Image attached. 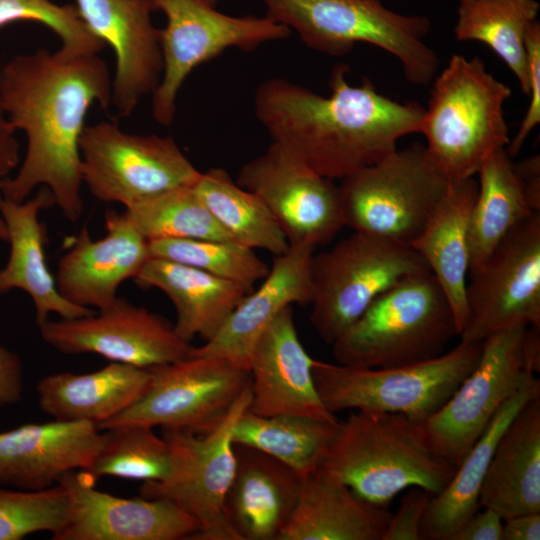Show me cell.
<instances>
[{
    "mask_svg": "<svg viewBox=\"0 0 540 540\" xmlns=\"http://www.w3.org/2000/svg\"><path fill=\"white\" fill-rule=\"evenodd\" d=\"M53 205V196L44 186L22 202L0 198V211L10 247L7 262L0 269V295L13 289L28 294L34 306L37 326L48 320L50 314L71 319L95 311L65 299L47 266V230L40 219V212Z\"/></svg>",
    "mask_w": 540,
    "mask_h": 540,
    "instance_id": "obj_24",
    "label": "cell"
},
{
    "mask_svg": "<svg viewBox=\"0 0 540 540\" xmlns=\"http://www.w3.org/2000/svg\"><path fill=\"white\" fill-rule=\"evenodd\" d=\"M15 128L9 121L0 99V180H5L20 162Z\"/></svg>",
    "mask_w": 540,
    "mask_h": 540,
    "instance_id": "obj_45",
    "label": "cell"
},
{
    "mask_svg": "<svg viewBox=\"0 0 540 540\" xmlns=\"http://www.w3.org/2000/svg\"><path fill=\"white\" fill-rule=\"evenodd\" d=\"M150 257L167 259L203 270L253 290L269 272L254 249L234 241L159 239L149 241Z\"/></svg>",
    "mask_w": 540,
    "mask_h": 540,
    "instance_id": "obj_38",
    "label": "cell"
},
{
    "mask_svg": "<svg viewBox=\"0 0 540 540\" xmlns=\"http://www.w3.org/2000/svg\"><path fill=\"white\" fill-rule=\"evenodd\" d=\"M105 441L88 421L27 423L0 432V486L43 490L73 470H86Z\"/></svg>",
    "mask_w": 540,
    "mask_h": 540,
    "instance_id": "obj_22",
    "label": "cell"
},
{
    "mask_svg": "<svg viewBox=\"0 0 540 540\" xmlns=\"http://www.w3.org/2000/svg\"><path fill=\"white\" fill-rule=\"evenodd\" d=\"M141 287L162 291L176 309V333L190 342H205L219 331L232 311L252 290L203 270L150 257L134 278Z\"/></svg>",
    "mask_w": 540,
    "mask_h": 540,
    "instance_id": "obj_28",
    "label": "cell"
},
{
    "mask_svg": "<svg viewBox=\"0 0 540 540\" xmlns=\"http://www.w3.org/2000/svg\"><path fill=\"white\" fill-rule=\"evenodd\" d=\"M523 358L525 370L533 373L540 371V328L527 326L523 335Z\"/></svg>",
    "mask_w": 540,
    "mask_h": 540,
    "instance_id": "obj_48",
    "label": "cell"
},
{
    "mask_svg": "<svg viewBox=\"0 0 540 540\" xmlns=\"http://www.w3.org/2000/svg\"><path fill=\"white\" fill-rule=\"evenodd\" d=\"M528 202L534 212H540V157L534 155L514 163Z\"/></svg>",
    "mask_w": 540,
    "mask_h": 540,
    "instance_id": "obj_46",
    "label": "cell"
},
{
    "mask_svg": "<svg viewBox=\"0 0 540 540\" xmlns=\"http://www.w3.org/2000/svg\"><path fill=\"white\" fill-rule=\"evenodd\" d=\"M202 1L208 3V4L212 5V6H216V4H217V2L219 0H202Z\"/></svg>",
    "mask_w": 540,
    "mask_h": 540,
    "instance_id": "obj_50",
    "label": "cell"
},
{
    "mask_svg": "<svg viewBox=\"0 0 540 540\" xmlns=\"http://www.w3.org/2000/svg\"><path fill=\"white\" fill-rule=\"evenodd\" d=\"M538 396L540 380L535 374H529L456 467L447 486L431 497L421 524V539L450 540L454 532L480 509V490L501 435L517 412Z\"/></svg>",
    "mask_w": 540,
    "mask_h": 540,
    "instance_id": "obj_31",
    "label": "cell"
},
{
    "mask_svg": "<svg viewBox=\"0 0 540 540\" xmlns=\"http://www.w3.org/2000/svg\"><path fill=\"white\" fill-rule=\"evenodd\" d=\"M3 181L4 180H0V198L2 196L1 189H2ZM7 240H8L7 228H6L5 221H4L3 216L1 214V211H0V241L7 242Z\"/></svg>",
    "mask_w": 540,
    "mask_h": 540,
    "instance_id": "obj_49",
    "label": "cell"
},
{
    "mask_svg": "<svg viewBox=\"0 0 540 540\" xmlns=\"http://www.w3.org/2000/svg\"><path fill=\"white\" fill-rule=\"evenodd\" d=\"M148 368L111 362L90 373L61 372L37 384L39 406L61 421H88L97 426L130 407L146 390Z\"/></svg>",
    "mask_w": 540,
    "mask_h": 540,
    "instance_id": "obj_30",
    "label": "cell"
},
{
    "mask_svg": "<svg viewBox=\"0 0 540 540\" xmlns=\"http://www.w3.org/2000/svg\"><path fill=\"white\" fill-rule=\"evenodd\" d=\"M194 188L235 242L275 256L289 249L286 235L264 202L239 186L225 169L215 167L202 172Z\"/></svg>",
    "mask_w": 540,
    "mask_h": 540,
    "instance_id": "obj_35",
    "label": "cell"
},
{
    "mask_svg": "<svg viewBox=\"0 0 540 540\" xmlns=\"http://www.w3.org/2000/svg\"><path fill=\"white\" fill-rule=\"evenodd\" d=\"M83 184L99 201L128 207L194 186L201 173L170 136L138 135L116 122L86 125L80 139Z\"/></svg>",
    "mask_w": 540,
    "mask_h": 540,
    "instance_id": "obj_11",
    "label": "cell"
},
{
    "mask_svg": "<svg viewBox=\"0 0 540 540\" xmlns=\"http://www.w3.org/2000/svg\"><path fill=\"white\" fill-rule=\"evenodd\" d=\"M526 327L518 325L482 341L472 372L436 412L417 422L430 449L451 465L461 463L499 409L533 374L524 366Z\"/></svg>",
    "mask_w": 540,
    "mask_h": 540,
    "instance_id": "obj_14",
    "label": "cell"
},
{
    "mask_svg": "<svg viewBox=\"0 0 540 540\" xmlns=\"http://www.w3.org/2000/svg\"><path fill=\"white\" fill-rule=\"evenodd\" d=\"M67 515V495L59 484L43 490L0 488V540H20L40 531L55 535Z\"/></svg>",
    "mask_w": 540,
    "mask_h": 540,
    "instance_id": "obj_39",
    "label": "cell"
},
{
    "mask_svg": "<svg viewBox=\"0 0 540 540\" xmlns=\"http://www.w3.org/2000/svg\"><path fill=\"white\" fill-rule=\"evenodd\" d=\"M482 342L460 343L433 359L390 368L315 360L314 383L333 414L345 410L399 413L421 422L436 412L479 362Z\"/></svg>",
    "mask_w": 540,
    "mask_h": 540,
    "instance_id": "obj_7",
    "label": "cell"
},
{
    "mask_svg": "<svg viewBox=\"0 0 540 540\" xmlns=\"http://www.w3.org/2000/svg\"><path fill=\"white\" fill-rule=\"evenodd\" d=\"M311 270L310 322L330 345L380 294L408 275L430 271L411 246L357 231L314 254Z\"/></svg>",
    "mask_w": 540,
    "mask_h": 540,
    "instance_id": "obj_9",
    "label": "cell"
},
{
    "mask_svg": "<svg viewBox=\"0 0 540 540\" xmlns=\"http://www.w3.org/2000/svg\"><path fill=\"white\" fill-rule=\"evenodd\" d=\"M105 441L91 466L83 470L95 482L103 476L162 481L170 471L169 446L153 428L122 425L105 429Z\"/></svg>",
    "mask_w": 540,
    "mask_h": 540,
    "instance_id": "obj_37",
    "label": "cell"
},
{
    "mask_svg": "<svg viewBox=\"0 0 540 540\" xmlns=\"http://www.w3.org/2000/svg\"><path fill=\"white\" fill-rule=\"evenodd\" d=\"M234 453L235 470L225 499L228 521L240 540H277L296 507L304 479L253 447L234 444Z\"/></svg>",
    "mask_w": 540,
    "mask_h": 540,
    "instance_id": "obj_25",
    "label": "cell"
},
{
    "mask_svg": "<svg viewBox=\"0 0 540 540\" xmlns=\"http://www.w3.org/2000/svg\"><path fill=\"white\" fill-rule=\"evenodd\" d=\"M455 335L452 308L428 271L380 294L331 345L338 364L390 368L440 356Z\"/></svg>",
    "mask_w": 540,
    "mask_h": 540,
    "instance_id": "obj_5",
    "label": "cell"
},
{
    "mask_svg": "<svg viewBox=\"0 0 540 540\" xmlns=\"http://www.w3.org/2000/svg\"><path fill=\"white\" fill-rule=\"evenodd\" d=\"M348 67L336 65L330 96H322L283 78L262 82L254 95V113L270 135L321 176L343 179L397 149L404 136L420 133L425 108L395 101L364 77L347 81Z\"/></svg>",
    "mask_w": 540,
    "mask_h": 540,
    "instance_id": "obj_2",
    "label": "cell"
},
{
    "mask_svg": "<svg viewBox=\"0 0 540 540\" xmlns=\"http://www.w3.org/2000/svg\"><path fill=\"white\" fill-rule=\"evenodd\" d=\"M0 99L6 115L26 137V152L2 197L22 202L37 187L51 192L70 222L83 213L80 139L90 107H111L112 76L98 54L39 49L0 68Z\"/></svg>",
    "mask_w": 540,
    "mask_h": 540,
    "instance_id": "obj_1",
    "label": "cell"
},
{
    "mask_svg": "<svg viewBox=\"0 0 540 540\" xmlns=\"http://www.w3.org/2000/svg\"><path fill=\"white\" fill-rule=\"evenodd\" d=\"M470 276L460 340L482 342L518 325L540 328V213L511 229Z\"/></svg>",
    "mask_w": 540,
    "mask_h": 540,
    "instance_id": "obj_15",
    "label": "cell"
},
{
    "mask_svg": "<svg viewBox=\"0 0 540 540\" xmlns=\"http://www.w3.org/2000/svg\"><path fill=\"white\" fill-rule=\"evenodd\" d=\"M540 513H529L503 520L502 540H539Z\"/></svg>",
    "mask_w": 540,
    "mask_h": 540,
    "instance_id": "obj_47",
    "label": "cell"
},
{
    "mask_svg": "<svg viewBox=\"0 0 540 540\" xmlns=\"http://www.w3.org/2000/svg\"><path fill=\"white\" fill-rule=\"evenodd\" d=\"M392 516L317 470L305 478L296 507L277 540H381Z\"/></svg>",
    "mask_w": 540,
    "mask_h": 540,
    "instance_id": "obj_27",
    "label": "cell"
},
{
    "mask_svg": "<svg viewBox=\"0 0 540 540\" xmlns=\"http://www.w3.org/2000/svg\"><path fill=\"white\" fill-rule=\"evenodd\" d=\"M479 506L494 510L503 520L540 513V396L528 401L501 435Z\"/></svg>",
    "mask_w": 540,
    "mask_h": 540,
    "instance_id": "obj_26",
    "label": "cell"
},
{
    "mask_svg": "<svg viewBox=\"0 0 540 540\" xmlns=\"http://www.w3.org/2000/svg\"><path fill=\"white\" fill-rule=\"evenodd\" d=\"M483 509L472 514L450 540H502L503 519L494 510Z\"/></svg>",
    "mask_w": 540,
    "mask_h": 540,
    "instance_id": "obj_44",
    "label": "cell"
},
{
    "mask_svg": "<svg viewBox=\"0 0 540 540\" xmlns=\"http://www.w3.org/2000/svg\"><path fill=\"white\" fill-rule=\"evenodd\" d=\"M314 362L299 340L292 306H288L263 330L253 347L247 409L262 416L291 414L338 423L317 392Z\"/></svg>",
    "mask_w": 540,
    "mask_h": 540,
    "instance_id": "obj_20",
    "label": "cell"
},
{
    "mask_svg": "<svg viewBox=\"0 0 540 540\" xmlns=\"http://www.w3.org/2000/svg\"><path fill=\"white\" fill-rule=\"evenodd\" d=\"M344 226L411 246L445 195L447 178L413 143L341 179Z\"/></svg>",
    "mask_w": 540,
    "mask_h": 540,
    "instance_id": "obj_8",
    "label": "cell"
},
{
    "mask_svg": "<svg viewBox=\"0 0 540 540\" xmlns=\"http://www.w3.org/2000/svg\"><path fill=\"white\" fill-rule=\"evenodd\" d=\"M469 222V273L478 269L502 239L534 212L506 148L489 155L478 173Z\"/></svg>",
    "mask_w": 540,
    "mask_h": 540,
    "instance_id": "obj_32",
    "label": "cell"
},
{
    "mask_svg": "<svg viewBox=\"0 0 540 540\" xmlns=\"http://www.w3.org/2000/svg\"><path fill=\"white\" fill-rule=\"evenodd\" d=\"M539 10L536 0H460L455 38L478 41L491 48L513 72L521 92L527 95L526 36Z\"/></svg>",
    "mask_w": 540,
    "mask_h": 540,
    "instance_id": "obj_33",
    "label": "cell"
},
{
    "mask_svg": "<svg viewBox=\"0 0 540 540\" xmlns=\"http://www.w3.org/2000/svg\"><path fill=\"white\" fill-rule=\"evenodd\" d=\"M123 213L148 241L159 239L234 241L213 217L194 186L175 188L144 199L126 207Z\"/></svg>",
    "mask_w": 540,
    "mask_h": 540,
    "instance_id": "obj_36",
    "label": "cell"
},
{
    "mask_svg": "<svg viewBox=\"0 0 540 540\" xmlns=\"http://www.w3.org/2000/svg\"><path fill=\"white\" fill-rule=\"evenodd\" d=\"M41 338L64 354H97L111 362L151 368L184 359L192 346L164 317L117 297L89 315L46 320Z\"/></svg>",
    "mask_w": 540,
    "mask_h": 540,
    "instance_id": "obj_17",
    "label": "cell"
},
{
    "mask_svg": "<svg viewBox=\"0 0 540 540\" xmlns=\"http://www.w3.org/2000/svg\"><path fill=\"white\" fill-rule=\"evenodd\" d=\"M477 192L478 182L474 177L451 182L424 230L411 245L443 290L453 311L458 336L467 321L469 222Z\"/></svg>",
    "mask_w": 540,
    "mask_h": 540,
    "instance_id": "obj_29",
    "label": "cell"
},
{
    "mask_svg": "<svg viewBox=\"0 0 540 540\" xmlns=\"http://www.w3.org/2000/svg\"><path fill=\"white\" fill-rule=\"evenodd\" d=\"M318 470L388 507L413 486L438 494L456 467L430 449L417 422L399 413L354 410L339 421Z\"/></svg>",
    "mask_w": 540,
    "mask_h": 540,
    "instance_id": "obj_3",
    "label": "cell"
},
{
    "mask_svg": "<svg viewBox=\"0 0 540 540\" xmlns=\"http://www.w3.org/2000/svg\"><path fill=\"white\" fill-rule=\"evenodd\" d=\"M18 21L38 22L53 31L61 49L74 54H99L104 43L85 25L74 4L51 0H0V28Z\"/></svg>",
    "mask_w": 540,
    "mask_h": 540,
    "instance_id": "obj_40",
    "label": "cell"
},
{
    "mask_svg": "<svg viewBox=\"0 0 540 540\" xmlns=\"http://www.w3.org/2000/svg\"><path fill=\"white\" fill-rule=\"evenodd\" d=\"M95 483L83 470L60 478L68 515L53 540H179L198 532L197 521L171 501L122 498L98 491Z\"/></svg>",
    "mask_w": 540,
    "mask_h": 540,
    "instance_id": "obj_18",
    "label": "cell"
},
{
    "mask_svg": "<svg viewBox=\"0 0 540 540\" xmlns=\"http://www.w3.org/2000/svg\"><path fill=\"white\" fill-rule=\"evenodd\" d=\"M106 234L92 239L83 227L57 263L55 280L73 304L100 310L117 299L120 285L135 278L150 258L149 241L123 212L105 213Z\"/></svg>",
    "mask_w": 540,
    "mask_h": 540,
    "instance_id": "obj_21",
    "label": "cell"
},
{
    "mask_svg": "<svg viewBox=\"0 0 540 540\" xmlns=\"http://www.w3.org/2000/svg\"><path fill=\"white\" fill-rule=\"evenodd\" d=\"M88 29L115 56L111 106L130 116L157 88L163 72L159 29L152 21L150 0H75Z\"/></svg>",
    "mask_w": 540,
    "mask_h": 540,
    "instance_id": "obj_19",
    "label": "cell"
},
{
    "mask_svg": "<svg viewBox=\"0 0 540 540\" xmlns=\"http://www.w3.org/2000/svg\"><path fill=\"white\" fill-rule=\"evenodd\" d=\"M510 96L477 57L454 54L434 79L420 133L449 182L474 177L489 155L507 147L504 104Z\"/></svg>",
    "mask_w": 540,
    "mask_h": 540,
    "instance_id": "obj_4",
    "label": "cell"
},
{
    "mask_svg": "<svg viewBox=\"0 0 540 540\" xmlns=\"http://www.w3.org/2000/svg\"><path fill=\"white\" fill-rule=\"evenodd\" d=\"M150 1L166 18L159 29L163 72L152 93V116L163 126L173 122L179 90L196 67L228 48L251 51L291 35L288 27L267 16H231L202 0Z\"/></svg>",
    "mask_w": 540,
    "mask_h": 540,
    "instance_id": "obj_10",
    "label": "cell"
},
{
    "mask_svg": "<svg viewBox=\"0 0 540 540\" xmlns=\"http://www.w3.org/2000/svg\"><path fill=\"white\" fill-rule=\"evenodd\" d=\"M314 250L309 244L290 245L284 254L275 256L260 286L242 299L214 337L192 347L189 355L222 357L249 370L253 347L263 330L286 307L310 304Z\"/></svg>",
    "mask_w": 540,
    "mask_h": 540,
    "instance_id": "obj_23",
    "label": "cell"
},
{
    "mask_svg": "<svg viewBox=\"0 0 540 540\" xmlns=\"http://www.w3.org/2000/svg\"><path fill=\"white\" fill-rule=\"evenodd\" d=\"M526 51L529 103L517 133L506 147L510 157L520 152L527 137L540 123V23L538 20L529 27L526 36Z\"/></svg>",
    "mask_w": 540,
    "mask_h": 540,
    "instance_id": "obj_41",
    "label": "cell"
},
{
    "mask_svg": "<svg viewBox=\"0 0 540 540\" xmlns=\"http://www.w3.org/2000/svg\"><path fill=\"white\" fill-rule=\"evenodd\" d=\"M150 381L127 409L98 425L175 428L196 434L215 430L250 385L249 370L217 356H192L148 368Z\"/></svg>",
    "mask_w": 540,
    "mask_h": 540,
    "instance_id": "obj_13",
    "label": "cell"
},
{
    "mask_svg": "<svg viewBox=\"0 0 540 540\" xmlns=\"http://www.w3.org/2000/svg\"><path fill=\"white\" fill-rule=\"evenodd\" d=\"M250 385L222 423L207 434L162 428L171 457L168 476L143 482L140 496L171 501L198 523L194 540H240L228 521L225 499L235 470L232 431L248 408Z\"/></svg>",
    "mask_w": 540,
    "mask_h": 540,
    "instance_id": "obj_12",
    "label": "cell"
},
{
    "mask_svg": "<svg viewBox=\"0 0 540 540\" xmlns=\"http://www.w3.org/2000/svg\"><path fill=\"white\" fill-rule=\"evenodd\" d=\"M23 395V365L18 354L0 345V406L15 404Z\"/></svg>",
    "mask_w": 540,
    "mask_h": 540,
    "instance_id": "obj_43",
    "label": "cell"
},
{
    "mask_svg": "<svg viewBox=\"0 0 540 540\" xmlns=\"http://www.w3.org/2000/svg\"><path fill=\"white\" fill-rule=\"evenodd\" d=\"M432 496L423 488H408L397 512L392 514L381 540H421V524Z\"/></svg>",
    "mask_w": 540,
    "mask_h": 540,
    "instance_id": "obj_42",
    "label": "cell"
},
{
    "mask_svg": "<svg viewBox=\"0 0 540 540\" xmlns=\"http://www.w3.org/2000/svg\"><path fill=\"white\" fill-rule=\"evenodd\" d=\"M236 183L264 202L290 245L316 247L344 226L339 185L279 143L246 162Z\"/></svg>",
    "mask_w": 540,
    "mask_h": 540,
    "instance_id": "obj_16",
    "label": "cell"
},
{
    "mask_svg": "<svg viewBox=\"0 0 540 540\" xmlns=\"http://www.w3.org/2000/svg\"><path fill=\"white\" fill-rule=\"evenodd\" d=\"M266 16L293 29L308 47L332 56L349 53L368 43L401 63L413 85L435 78L439 58L424 41L430 21L386 8L381 0H262Z\"/></svg>",
    "mask_w": 540,
    "mask_h": 540,
    "instance_id": "obj_6",
    "label": "cell"
},
{
    "mask_svg": "<svg viewBox=\"0 0 540 540\" xmlns=\"http://www.w3.org/2000/svg\"><path fill=\"white\" fill-rule=\"evenodd\" d=\"M338 423L291 414L262 416L246 409L234 425L232 441L271 455L305 479L318 470Z\"/></svg>",
    "mask_w": 540,
    "mask_h": 540,
    "instance_id": "obj_34",
    "label": "cell"
}]
</instances>
